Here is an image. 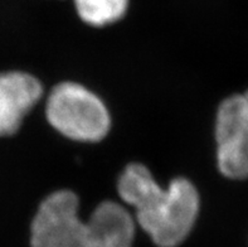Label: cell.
Here are the masks:
<instances>
[{"label":"cell","mask_w":248,"mask_h":247,"mask_svg":"<svg viewBox=\"0 0 248 247\" xmlns=\"http://www.w3.org/2000/svg\"><path fill=\"white\" fill-rule=\"evenodd\" d=\"M78 206L72 191L49 194L31 222V247H132L136 223L125 207L106 200L83 221Z\"/></svg>","instance_id":"cell-1"},{"label":"cell","mask_w":248,"mask_h":247,"mask_svg":"<svg viewBox=\"0 0 248 247\" xmlns=\"http://www.w3.org/2000/svg\"><path fill=\"white\" fill-rule=\"evenodd\" d=\"M117 192L135 212V223L157 247L180 246L198 218V191L186 178L173 179L163 188L146 166L132 163L120 175Z\"/></svg>","instance_id":"cell-2"},{"label":"cell","mask_w":248,"mask_h":247,"mask_svg":"<svg viewBox=\"0 0 248 247\" xmlns=\"http://www.w3.org/2000/svg\"><path fill=\"white\" fill-rule=\"evenodd\" d=\"M46 115L60 134L82 143L102 140L111 125L110 114L100 97L73 82H63L50 91Z\"/></svg>","instance_id":"cell-3"},{"label":"cell","mask_w":248,"mask_h":247,"mask_svg":"<svg viewBox=\"0 0 248 247\" xmlns=\"http://www.w3.org/2000/svg\"><path fill=\"white\" fill-rule=\"evenodd\" d=\"M216 141L219 172L232 181L248 179V90L220 102Z\"/></svg>","instance_id":"cell-4"},{"label":"cell","mask_w":248,"mask_h":247,"mask_svg":"<svg viewBox=\"0 0 248 247\" xmlns=\"http://www.w3.org/2000/svg\"><path fill=\"white\" fill-rule=\"evenodd\" d=\"M42 95L43 86L34 76L19 71L0 73V136L16 134Z\"/></svg>","instance_id":"cell-5"},{"label":"cell","mask_w":248,"mask_h":247,"mask_svg":"<svg viewBox=\"0 0 248 247\" xmlns=\"http://www.w3.org/2000/svg\"><path fill=\"white\" fill-rule=\"evenodd\" d=\"M73 5L82 22L102 28L120 22L126 16L130 0H73Z\"/></svg>","instance_id":"cell-6"}]
</instances>
